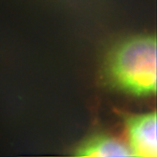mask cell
I'll return each mask as SVG.
<instances>
[{
  "instance_id": "obj_1",
  "label": "cell",
  "mask_w": 157,
  "mask_h": 157,
  "mask_svg": "<svg viewBox=\"0 0 157 157\" xmlns=\"http://www.w3.org/2000/svg\"><path fill=\"white\" fill-rule=\"evenodd\" d=\"M112 87L136 96L156 92V39L143 35L128 38L115 46L105 64Z\"/></svg>"
},
{
  "instance_id": "obj_3",
  "label": "cell",
  "mask_w": 157,
  "mask_h": 157,
  "mask_svg": "<svg viewBox=\"0 0 157 157\" xmlns=\"http://www.w3.org/2000/svg\"><path fill=\"white\" fill-rule=\"evenodd\" d=\"M75 156H131L128 145L108 135L98 134L89 137L74 150Z\"/></svg>"
},
{
  "instance_id": "obj_2",
  "label": "cell",
  "mask_w": 157,
  "mask_h": 157,
  "mask_svg": "<svg viewBox=\"0 0 157 157\" xmlns=\"http://www.w3.org/2000/svg\"><path fill=\"white\" fill-rule=\"evenodd\" d=\"M156 120L155 112L125 117L128 147L133 156L157 155Z\"/></svg>"
}]
</instances>
